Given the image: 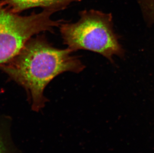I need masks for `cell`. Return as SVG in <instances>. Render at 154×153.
Segmentation results:
<instances>
[{"label": "cell", "instance_id": "cell-3", "mask_svg": "<svg viewBox=\"0 0 154 153\" xmlns=\"http://www.w3.org/2000/svg\"><path fill=\"white\" fill-rule=\"evenodd\" d=\"M55 12L44 9L39 13L20 16L0 0V66L16 56L32 36L60 26L63 21L51 19Z\"/></svg>", "mask_w": 154, "mask_h": 153}, {"label": "cell", "instance_id": "cell-4", "mask_svg": "<svg viewBox=\"0 0 154 153\" xmlns=\"http://www.w3.org/2000/svg\"><path fill=\"white\" fill-rule=\"evenodd\" d=\"M9 9L15 13L33 8L41 7L58 12L66 9L69 4L82 0H2Z\"/></svg>", "mask_w": 154, "mask_h": 153}, {"label": "cell", "instance_id": "cell-6", "mask_svg": "<svg viewBox=\"0 0 154 153\" xmlns=\"http://www.w3.org/2000/svg\"><path fill=\"white\" fill-rule=\"evenodd\" d=\"M153 23H154V20H153Z\"/></svg>", "mask_w": 154, "mask_h": 153}, {"label": "cell", "instance_id": "cell-1", "mask_svg": "<svg viewBox=\"0 0 154 153\" xmlns=\"http://www.w3.org/2000/svg\"><path fill=\"white\" fill-rule=\"evenodd\" d=\"M67 48L54 47L42 35L32 38L11 60L0 66L9 78L25 88L32 109L38 112L48 101L44 91L54 78L66 72L79 73L85 65Z\"/></svg>", "mask_w": 154, "mask_h": 153}, {"label": "cell", "instance_id": "cell-2", "mask_svg": "<svg viewBox=\"0 0 154 153\" xmlns=\"http://www.w3.org/2000/svg\"><path fill=\"white\" fill-rule=\"evenodd\" d=\"M74 23H62L60 31L64 44L73 52L86 50L97 53L109 61L114 56L122 57L124 51L114 30L111 13L95 10L80 12Z\"/></svg>", "mask_w": 154, "mask_h": 153}, {"label": "cell", "instance_id": "cell-5", "mask_svg": "<svg viewBox=\"0 0 154 153\" xmlns=\"http://www.w3.org/2000/svg\"><path fill=\"white\" fill-rule=\"evenodd\" d=\"M11 120L0 117V153H19L11 135Z\"/></svg>", "mask_w": 154, "mask_h": 153}]
</instances>
